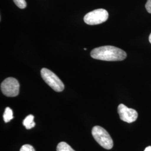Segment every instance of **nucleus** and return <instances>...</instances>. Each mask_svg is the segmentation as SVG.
I'll return each instance as SVG.
<instances>
[{
    "mask_svg": "<svg viewBox=\"0 0 151 151\" xmlns=\"http://www.w3.org/2000/svg\"><path fill=\"white\" fill-rule=\"evenodd\" d=\"M92 58L105 61H121L127 57L124 50L117 47L106 45L93 49L91 52Z\"/></svg>",
    "mask_w": 151,
    "mask_h": 151,
    "instance_id": "f257e3e1",
    "label": "nucleus"
},
{
    "mask_svg": "<svg viewBox=\"0 0 151 151\" xmlns=\"http://www.w3.org/2000/svg\"><path fill=\"white\" fill-rule=\"evenodd\" d=\"M92 134L97 143L106 150L113 147V140L108 132L100 126H95L92 129Z\"/></svg>",
    "mask_w": 151,
    "mask_h": 151,
    "instance_id": "f03ea898",
    "label": "nucleus"
},
{
    "mask_svg": "<svg viewBox=\"0 0 151 151\" xmlns=\"http://www.w3.org/2000/svg\"><path fill=\"white\" fill-rule=\"evenodd\" d=\"M40 73L44 81L54 91L61 92L64 90L65 85L63 82L52 71L44 68L42 69Z\"/></svg>",
    "mask_w": 151,
    "mask_h": 151,
    "instance_id": "7ed1b4c3",
    "label": "nucleus"
},
{
    "mask_svg": "<svg viewBox=\"0 0 151 151\" xmlns=\"http://www.w3.org/2000/svg\"><path fill=\"white\" fill-rule=\"evenodd\" d=\"M109 14L105 9H99L87 13L84 17L85 22L90 25H98L108 20Z\"/></svg>",
    "mask_w": 151,
    "mask_h": 151,
    "instance_id": "20e7f679",
    "label": "nucleus"
},
{
    "mask_svg": "<svg viewBox=\"0 0 151 151\" xmlns=\"http://www.w3.org/2000/svg\"><path fill=\"white\" fill-rule=\"evenodd\" d=\"M20 84L16 78L9 77L1 84V91L7 97H15L19 95Z\"/></svg>",
    "mask_w": 151,
    "mask_h": 151,
    "instance_id": "39448f33",
    "label": "nucleus"
},
{
    "mask_svg": "<svg viewBox=\"0 0 151 151\" xmlns=\"http://www.w3.org/2000/svg\"><path fill=\"white\" fill-rule=\"evenodd\" d=\"M118 112L120 119L128 123L135 122L138 116V113L135 110L128 108L123 104H120L118 106Z\"/></svg>",
    "mask_w": 151,
    "mask_h": 151,
    "instance_id": "423d86ee",
    "label": "nucleus"
},
{
    "mask_svg": "<svg viewBox=\"0 0 151 151\" xmlns=\"http://www.w3.org/2000/svg\"><path fill=\"white\" fill-rule=\"evenodd\" d=\"M34 116L32 115H29L23 121V125L27 129H30L34 128L35 123L34 121Z\"/></svg>",
    "mask_w": 151,
    "mask_h": 151,
    "instance_id": "0eeeda50",
    "label": "nucleus"
},
{
    "mask_svg": "<svg viewBox=\"0 0 151 151\" xmlns=\"http://www.w3.org/2000/svg\"><path fill=\"white\" fill-rule=\"evenodd\" d=\"M3 118H4V122L5 123L9 122L10 121H11V120L14 118L12 110L9 107H7L6 108L5 112L3 115Z\"/></svg>",
    "mask_w": 151,
    "mask_h": 151,
    "instance_id": "6e6552de",
    "label": "nucleus"
},
{
    "mask_svg": "<svg viewBox=\"0 0 151 151\" xmlns=\"http://www.w3.org/2000/svg\"><path fill=\"white\" fill-rule=\"evenodd\" d=\"M57 151H75L65 142H60L57 147Z\"/></svg>",
    "mask_w": 151,
    "mask_h": 151,
    "instance_id": "1a4fd4ad",
    "label": "nucleus"
},
{
    "mask_svg": "<svg viewBox=\"0 0 151 151\" xmlns=\"http://www.w3.org/2000/svg\"><path fill=\"white\" fill-rule=\"evenodd\" d=\"M15 4L20 9H25L27 7V2L25 0H13Z\"/></svg>",
    "mask_w": 151,
    "mask_h": 151,
    "instance_id": "9d476101",
    "label": "nucleus"
},
{
    "mask_svg": "<svg viewBox=\"0 0 151 151\" xmlns=\"http://www.w3.org/2000/svg\"><path fill=\"white\" fill-rule=\"evenodd\" d=\"M20 151H35L32 146L30 145H25L22 146Z\"/></svg>",
    "mask_w": 151,
    "mask_h": 151,
    "instance_id": "9b49d317",
    "label": "nucleus"
},
{
    "mask_svg": "<svg viewBox=\"0 0 151 151\" xmlns=\"http://www.w3.org/2000/svg\"><path fill=\"white\" fill-rule=\"evenodd\" d=\"M146 9L147 11L151 14V0H147L146 4Z\"/></svg>",
    "mask_w": 151,
    "mask_h": 151,
    "instance_id": "f8f14e48",
    "label": "nucleus"
},
{
    "mask_svg": "<svg viewBox=\"0 0 151 151\" xmlns=\"http://www.w3.org/2000/svg\"><path fill=\"white\" fill-rule=\"evenodd\" d=\"M144 151H151V146L147 147V148H146V149Z\"/></svg>",
    "mask_w": 151,
    "mask_h": 151,
    "instance_id": "ddd939ff",
    "label": "nucleus"
},
{
    "mask_svg": "<svg viewBox=\"0 0 151 151\" xmlns=\"http://www.w3.org/2000/svg\"><path fill=\"white\" fill-rule=\"evenodd\" d=\"M149 41H150V42L151 44V34L150 35V37H149Z\"/></svg>",
    "mask_w": 151,
    "mask_h": 151,
    "instance_id": "4468645a",
    "label": "nucleus"
}]
</instances>
